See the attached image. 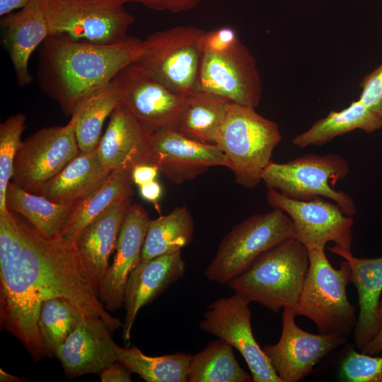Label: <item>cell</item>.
Listing matches in <instances>:
<instances>
[{
	"instance_id": "cell-27",
	"label": "cell",
	"mask_w": 382,
	"mask_h": 382,
	"mask_svg": "<svg viewBox=\"0 0 382 382\" xmlns=\"http://www.w3.org/2000/svg\"><path fill=\"white\" fill-rule=\"evenodd\" d=\"M5 202L8 210L21 215L49 238L60 235L76 205L52 202L25 191L12 181L7 186Z\"/></svg>"
},
{
	"instance_id": "cell-2",
	"label": "cell",
	"mask_w": 382,
	"mask_h": 382,
	"mask_svg": "<svg viewBox=\"0 0 382 382\" xmlns=\"http://www.w3.org/2000/svg\"><path fill=\"white\" fill-rule=\"evenodd\" d=\"M141 52L142 40L132 36L103 45L49 35L38 47L39 85L71 116L81 102L137 61Z\"/></svg>"
},
{
	"instance_id": "cell-21",
	"label": "cell",
	"mask_w": 382,
	"mask_h": 382,
	"mask_svg": "<svg viewBox=\"0 0 382 382\" xmlns=\"http://www.w3.org/2000/svg\"><path fill=\"white\" fill-rule=\"evenodd\" d=\"M328 249L347 260L351 268V283L357 289L359 312L354 329L355 347L363 351L379 330L377 308L382 291V256L357 257L351 250L336 245Z\"/></svg>"
},
{
	"instance_id": "cell-26",
	"label": "cell",
	"mask_w": 382,
	"mask_h": 382,
	"mask_svg": "<svg viewBox=\"0 0 382 382\" xmlns=\"http://www.w3.org/2000/svg\"><path fill=\"white\" fill-rule=\"evenodd\" d=\"M381 128L382 120L358 99L340 111H330L293 137L291 142L300 148L320 146L355 129L371 134Z\"/></svg>"
},
{
	"instance_id": "cell-5",
	"label": "cell",
	"mask_w": 382,
	"mask_h": 382,
	"mask_svg": "<svg viewBox=\"0 0 382 382\" xmlns=\"http://www.w3.org/2000/svg\"><path fill=\"white\" fill-rule=\"evenodd\" d=\"M282 140L279 126L254 108L229 103L215 144L225 155L236 183L254 188L272 161V154Z\"/></svg>"
},
{
	"instance_id": "cell-7",
	"label": "cell",
	"mask_w": 382,
	"mask_h": 382,
	"mask_svg": "<svg viewBox=\"0 0 382 382\" xmlns=\"http://www.w3.org/2000/svg\"><path fill=\"white\" fill-rule=\"evenodd\" d=\"M291 238H296L295 228L284 211L273 208L254 214L235 225L222 238L204 274L210 281L228 284L262 253Z\"/></svg>"
},
{
	"instance_id": "cell-43",
	"label": "cell",
	"mask_w": 382,
	"mask_h": 382,
	"mask_svg": "<svg viewBox=\"0 0 382 382\" xmlns=\"http://www.w3.org/2000/svg\"><path fill=\"white\" fill-rule=\"evenodd\" d=\"M0 381L3 382H19L21 381V378L16 376L14 375L8 374L4 371L2 369H0Z\"/></svg>"
},
{
	"instance_id": "cell-30",
	"label": "cell",
	"mask_w": 382,
	"mask_h": 382,
	"mask_svg": "<svg viewBox=\"0 0 382 382\" xmlns=\"http://www.w3.org/2000/svg\"><path fill=\"white\" fill-rule=\"evenodd\" d=\"M194 221L186 206L149 221L141 260L181 251L193 237Z\"/></svg>"
},
{
	"instance_id": "cell-22",
	"label": "cell",
	"mask_w": 382,
	"mask_h": 382,
	"mask_svg": "<svg viewBox=\"0 0 382 382\" xmlns=\"http://www.w3.org/2000/svg\"><path fill=\"white\" fill-rule=\"evenodd\" d=\"M1 23L18 83L28 86L33 80L28 70L30 57L49 36L41 0H30L19 11L4 16Z\"/></svg>"
},
{
	"instance_id": "cell-38",
	"label": "cell",
	"mask_w": 382,
	"mask_h": 382,
	"mask_svg": "<svg viewBox=\"0 0 382 382\" xmlns=\"http://www.w3.org/2000/svg\"><path fill=\"white\" fill-rule=\"evenodd\" d=\"M131 371L119 361L103 369L98 374L102 382H130Z\"/></svg>"
},
{
	"instance_id": "cell-39",
	"label": "cell",
	"mask_w": 382,
	"mask_h": 382,
	"mask_svg": "<svg viewBox=\"0 0 382 382\" xmlns=\"http://www.w3.org/2000/svg\"><path fill=\"white\" fill-rule=\"evenodd\" d=\"M159 170L156 166L148 163L135 166L132 170V178L134 184L141 186L155 180Z\"/></svg>"
},
{
	"instance_id": "cell-12",
	"label": "cell",
	"mask_w": 382,
	"mask_h": 382,
	"mask_svg": "<svg viewBox=\"0 0 382 382\" xmlns=\"http://www.w3.org/2000/svg\"><path fill=\"white\" fill-rule=\"evenodd\" d=\"M266 198L274 209L284 211L291 219L296 238L308 250H325L326 244L351 250L354 220L337 203L322 197L301 201L289 199L276 190L267 188Z\"/></svg>"
},
{
	"instance_id": "cell-33",
	"label": "cell",
	"mask_w": 382,
	"mask_h": 382,
	"mask_svg": "<svg viewBox=\"0 0 382 382\" xmlns=\"http://www.w3.org/2000/svg\"><path fill=\"white\" fill-rule=\"evenodd\" d=\"M85 317L79 309L59 297L42 303L38 327L48 357H56L57 349L65 342Z\"/></svg>"
},
{
	"instance_id": "cell-11",
	"label": "cell",
	"mask_w": 382,
	"mask_h": 382,
	"mask_svg": "<svg viewBox=\"0 0 382 382\" xmlns=\"http://www.w3.org/2000/svg\"><path fill=\"white\" fill-rule=\"evenodd\" d=\"M76 120L74 112L66 125L43 127L22 141L14 160L12 182L37 194L80 151Z\"/></svg>"
},
{
	"instance_id": "cell-25",
	"label": "cell",
	"mask_w": 382,
	"mask_h": 382,
	"mask_svg": "<svg viewBox=\"0 0 382 382\" xmlns=\"http://www.w3.org/2000/svg\"><path fill=\"white\" fill-rule=\"evenodd\" d=\"M132 171L111 172L104 182L72 209L60 236L76 245L80 235L114 203L133 195Z\"/></svg>"
},
{
	"instance_id": "cell-8",
	"label": "cell",
	"mask_w": 382,
	"mask_h": 382,
	"mask_svg": "<svg viewBox=\"0 0 382 382\" xmlns=\"http://www.w3.org/2000/svg\"><path fill=\"white\" fill-rule=\"evenodd\" d=\"M349 172L346 159L337 154H308L285 163L271 161L262 181L267 188L277 190L295 200L308 201L324 197L337 203L349 216L356 212L354 199L347 193L334 189Z\"/></svg>"
},
{
	"instance_id": "cell-19",
	"label": "cell",
	"mask_w": 382,
	"mask_h": 382,
	"mask_svg": "<svg viewBox=\"0 0 382 382\" xmlns=\"http://www.w3.org/2000/svg\"><path fill=\"white\" fill-rule=\"evenodd\" d=\"M185 272L181 251L141 260L127 279L125 302L126 314L122 325V339L129 342L137 313Z\"/></svg>"
},
{
	"instance_id": "cell-14",
	"label": "cell",
	"mask_w": 382,
	"mask_h": 382,
	"mask_svg": "<svg viewBox=\"0 0 382 382\" xmlns=\"http://www.w3.org/2000/svg\"><path fill=\"white\" fill-rule=\"evenodd\" d=\"M122 94V105L153 132L175 130L186 96L168 88L133 62L114 77Z\"/></svg>"
},
{
	"instance_id": "cell-41",
	"label": "cell",
	"mask_w": 382,
	"mask_h": 382,
	"mask_svg": "<svg viewBox=\"0 0 382 382\" xmlns=\"http://www.w3.org/2000/svg\"><path fill=\"white\" fill-rule=\"evenodd\" d=\"M377 318L379 323V330L368 347L361 351L363 353L378 355L382 352V299L378 302Z\"/></svg>"
},
{
	"instance_id": "cell-23",
	"label": "cell",
	"mask_w": 382,
	"mask_h": 382,
	"mask_svg": "<svg viewBox=\"0 0 382 382\" xmlns=\"http://www.w3.org/2000/svg\"><path fill=\"white\" fill-rule=\"evenodd\" d=\"M130 204L131 198L114 203L85 228L76 243L98 295Z\"/></svg>"
},
{
	"instance_id": "cell-3",
	"label": "cell",
	"mask_w": 382,
	"mask_h": 382,
	"mask_svg": "<svg viewBox=\"0 0 382 382\" xmlns=\"http://www.w3.org/2000/svg\"><path fill=\"white\" fill-rule=\"evenodd\" d=\"M202 47L198 90L257 108L262 95L260 73L255 57L236 31L231 27L206 31Z\"/></svg>"
},
{
	"instance_id": "cell-6",
	"label": "cell",
	"mask_w": 382,
	"mask_h": 382,
	"mask_svg": "<svg viewBox=\"0 0 382 382\" xmlns=\"http://www.w3.org/2000/svg\"><path fill=\"white\" fill-rule=\"evenodd\" d=\"M309 267L298 303L292 308L295 316L311 320L319 333L348 337L357 321V307L347 296L351 283V268L344 260L334 268L324 250H308Z\"/></svg>"
},
{
	"instance_id": "cell-36",
	"label": "cell",
	"mask_w": 382,
	"mask_h": 382,
	"mask_svg": "<svg viewBox=\"0 0 382 382\" xmlns=\"http://www.w3.org/2000/svg\"><path fill=\"white\" fill-rule=\"evenodd\" d=\"M359 100L382 120V64L364 76Z\"/></svg>"
},
{
	"instance_id": "cell-9",
	"label": "cell",
	"mask_w": 382,
	"mask_h": 382,
	"mask_svg": "<svg viewBox=\"0 0 382 382\" xmlns=\"http://www.w3.org/2000/svg\"><path fill=\"white\" fill-rule=\"evenodd\" d=\"M205 32L180 25L154 33L142 40V52L135 63L170 89L187 96L198 90Z\"/></svg>"
},
{
	"instance_id": "cell-40",
	"label": "cell",
	"mask_w": 382,
	"mask_h": 382,
	"mask_svg": "<svg viewBox=\"0 0 382 382\" xmlns=\"http://www.w3.org/2000/svg\"><path fill=\"white\" fill-rule=\"evenodd\" d=\"M139 187L141 197L154 204L157 210L159 211L158 203L162 195V187L159 183L155 180L139 186Z\"/></svg>"
},
{
	"instance_id": "cell-13",
	"label": "cell",
	"mask_w": 382,
	"mask_h": 382,
	"mask_svg": "<svg viewBox=\"0 0 382 382\" xmlns=\"http://www.w3.org/2000/svg\"><path fill=\"white\" fill-rule=\"evenodd\" d=\"M249 302L236 293L212 302L199 324L202 331L231 345L245 359L253 382H282L255 340Z\"/></svg>"
},
{
	"instance_id": "cell-20",
	"label": "cell",
	"mask_w": 382,
	"mask_h": 382,
	"mask_svg": "<svg viewBox=\"0 0 382 382\" xmlns=\"http://www.w3.org/2000/svg\"><path fill=\"white\" fill-rule=\"evenodd\" d=\"M153 133L121 103L111 113L97 147L101 162L110 172L132 171L146 163Z\"/></svg>"
},
{
	"instance_id": "cell-10",
	"label": "cell",
	"mask_w": 382,
	"mask_h": 382,
	"mask_svg": "<svg viewBox=\"0 0 382 382\" xmlns=\"http://www.w3.org/2000/svg\"><path fill=\"white\" fill-rule=\"evenodd\" d=\"M49 35L96 44L125 40L134 17L117 0H41Z\"/></svg>"
},
{
	"instance_id": "cell-34",
	"label": "cell",
	"mask_w": 382,
	"mask_h": 382,
	"mask_svg": "<svg viewBox=\"0 0 382 382\" xmlns=\"http://www.w3.org/2000/svg\"><path fill=\"white\" fill-rule=\"evenodd\" d=\"M25 122L26 116L17 113L0 125V213L8 210L5 202L6 188L12 178L14 160L22 142Z\"/></svg>"
},
{
	"instance_id": "cell-37",
	"label": "cell",
	"mask_w": 382,
	"mask_h": 382,
	"mask_svg": "<svg viewBox=\"0 0 382 382\" xmlns=\"http://www.w3.org/2000/svg\"><path fill=\"white\" fill-rule=\"evenodd\" d=\"M125 4L135 2L155 11H170L173 13H182L197 7L200 0H117Z\"/></svg>"
},
{
	"instance_id": "cell-32",
	"label": "cell",
	"mask_w": 382,
	"mask_h": 382,
	"mask_svg": "<svg viewBox=\"0 0 382 382\" xmlns=\"http://www.w3.org/2000/svg\"><path fill=\"white\" fill-rule=\"evenodd\" d=\"M117 361L147 382H187L191 355L147 356L136 347H116Z\"/></svg>"
},
{
	"instance_id": "cell-24",
	"label": "cell",
	"mask_w": 382,
	"mask_h": 382,
	"mask_svg": "<svg viewBox=\"0 0 382 382\" xmlns=\"http://www.w3.org/2000/svg\"><path fill=\"white\" fill-rule=\"evenodd\" d=\"M110 173L101 162L97 148L80 151L36 195L57 203L76 204L99 187Z\"/></svg>"
},
{
	"instance_id": "cell-4",
	"label": "cell",
	"mask_w": 382,
	"mask_h": 382,
	"mask_svg": "<svg viewBox=\"0 0 382 382\" xmlns=\"http://www.w3.org/2000/svg\"><path fill=\"white\" fill-rule=\"evenodd\" d=\"M308 267V249L296 238H291L262 253L228 286L249 303L277 313L296 305Z\"/></svg>"
},
{
	"instance_id": "cell-18",
	"label": "cell",
	"mask_w": 382,
	"mask_h": 382,
	"mask_svg": "<svg viewBox=\"0 0 382 382\" xmlns=\"http://www.w3.org/2000/svg\"><path fill=\"white\" fill-rule=\"evenodd\" d=\"M112 333L100 318L85 317L56 352L66 375L73 378L99 374L117 361Z\"/></svg>"
},
{
	"instance_id": "cell-1",
	"label": "cell",
	"mask_w": 382,
	"mask_h": 382,
	"mask_svg": "<svg viewBox=\"0 0 382 382\" xmlns=\"http://www.w3.org/2000/svg\"><path fill=\"white\" fill-rule=\"evenodd\" d=\"M59 297L113 332L122 327L105 309L76 245L49 238L21 215L0 213V321L35 361L47 356L38 327L42 303Z\"/></svg>"
},
{
	"instance_id": "cell-15",
	"label": "cell",
	"mask_w": 382,
	"mask_h": 382,
	"mask_svg": "<svg viewBox=\"0 0 382 382\" xmlns=\"http://www.w3.org/2000/svg\"><path fill=\"white\" fill-rule=\"evenodd\" d=\"M292 308H285L279 341L262 349L282 382H297L310 375L329 353L344 345L347 337L338 335L313 334L295 323Z\"/></svg>"
},
{
	"instance_id": "cell-29",
	"label": "cell",
	"mask_w": 382,
	"mask_h": 382,
	"mask_svg": "<svg viewBox=\"0 0 382 382\" xmlns=\"http://www.w3.org/2000/svg\"><path fill=\"white\" fill-rule=\"evenodd\" d=\"M122 101V91L113 79L79 103L74 112L77 114L75 130L81 151H91L98 147L105 119Z\"/></svg>"
},
{
	"instance_id": "cell-16",
	"label": "cell",
	"mask_w": 382,
	"mask_h": 382,
	"mask_svg": "<svg viewBox=\"0 0 382 382\" xmlns=\"http://www.w3.org/2000/svg\"><path fill=\"white\" fill-rule=\"evenodd\" d=\"M146 163L156 166L176 185L194 180L210 167H229L224 154L216 145L195 141L174 129L152 134Z\"/></svg>"
},
{
	"instance_id": "cell-35",
	"label": "cell",
	"mask_w": 382,
	"mask_h": 382,
	"mask_svg": "<svg viewBox=\"0 0 382 382\" xmlns=\"http://www.w3.org/2000/svg\"><path fill=\"white\" fill-rule=\"evenodd\" d=\"M338 379L345 382H382V357L349 348L340 361Z\"/></svg>"
},
{
	"instance_id": "cell-28",
	"label": "cell",
	"mask_w": 382,
	"mask_h": 382,
	"mask_svg": "<svg viewBox=\"0 0 382 382\" xmlns=\"http://www.w3.org/2000/svg\"><path fill=\"white\" fill-rule=\"evenodd\" d=\"M229 103L199 90L187 95L175 130L195 141L214 145Z\"/></svg>"
},
{
	"instance_id": "cell-31",
	"label": "cell",
	"mask_w": 382,
	"mask_h": 382,
	"mask_svg": "<svg viewBox=\"0 0 382 382\" xmlns=\"http://www.w3.org/2000/svg\"><path fill=\"white\" fill-rule=\"evenodd\" d=\"M233 348L228 342L218 338L191 355L187 382L252 381L251 374L238 363Z\"/></svg>"
},
{
	"instance_id": "cell-42",
	"label": "cell",
	"mask_w": 382,
	"mask_h": 382,
	"mask_svg": "<svg viewBox=\"0 0 382 382\" xmlns=\"http://www.w3.org/2000/svg\"><path fill=\"white\" fill-rule=\"evenodd\" d=\"M30 0H0V16H5L17 8H23Z\"/></svg>"
},
{
	"instance_id": "cell-17",
	"label": "cell",
	"mask_w": 382,
	"mask_h": 382,
	"mask_svg": "<svg viewBox=\"0 0 382 382\" xmlns=\"http://www.w3.org/2000/svg\"><path fill=\"white\" fill-rule=\"evenodd\" d=\"M149 221L147 212L141 205L130 204L119 234L114 260L98 294L107 311H114L124 306L127 279L141 261Z\"/></svg>"
}]
</instances>
